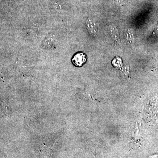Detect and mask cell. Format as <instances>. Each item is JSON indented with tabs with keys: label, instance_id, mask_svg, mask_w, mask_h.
Listing matches in <instances>:
<instances>
[{
	"label": "cell",
	"instance_id": "obj_1",
	"mask_svg": "<svg viewBox=\"0 0 158 158\" xmlns=\"http://www.w3.org/2000/svg\"><path fill=\"white\" fill-rule=\"evenodd\" d=\"M87 56L84 53L78 52L74 55L72 59V62L74 65L77 67H81L87 62Z\"/></svg>",
	"mask_w": 158,
	"mask_h": 158
},
{
	"label": "cell",
	"instance_id": "obj_2",
	"mask_svg": "<svg viewBox=\"0 0 158 158\" xmlns=\"http://www.w3.org/2000/svg\"><path fill=\"white\" fill-rule=\"evenodd\" d=\"M110 32L112 34V37L114 39H115L116 41L118 40V31L116 30V28L114 26H111V27L110 28Z\"/></svg>",
	"mask_w": 158,
	"mask_h": 158
},
{
	"label": "cell",
	"instance_id": "obj_3",
	"mask_svg": "<svg viewBox=\"0 0 158 158\" xmlns=\"http://www.w3.org/2000/svg\"><path fill=\"white\" fill-rule=\"evenodd\" d=\"M113 64L115 67H119L122 65L121 59L119 57H116L113 61Z\"/></svg>",
	"mask_w": 158,
	"mask_h": 158
}]
</instances>
